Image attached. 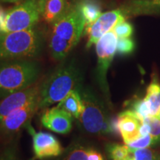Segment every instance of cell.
I'll return each instance as SVG.
<instances>
[{
	"label": "cell",
	"mask_w": 160,
	"mask_h": 160,
	"mask_svg": "<svg viewBox=\"0 0 160 160\" xmlns=\"http://www.w3.org/2000/svg\"><path fill=\"white\" fill-rule=\"evenodd\" d=\"M85 28V18L79 3L69 4L65 11L51 23L48 46L53 59H65L79 42Z\"/></svg>",
	"instance_id": "cell-1"
},
{
	"label": "cell",
	"mask_w": 160,
	"mask_h": 160,
	"mask_svg": "<svg viewBox=\"0 0 160 160\" xmlns=\"http://www.w3.org/2000/svg\"><path fill=\"white\" fill-rule=\"evenodd\" d=\"M81 73L74 63L64 62L41 84L39 110L59 103L72 91L81 88Z\"/></svg>",
	"instance_id": "cell-2"
},
{
	"label": "cell",
	"mask_w": 160,
	"mask_h": 160,
	"mask_svg": "<svg viewBox=\"0 0 160 160\" xmlns=\"http://www.w3.org/2000/svg\"><path fill=\"white\" fill-rule=\"evenodd\" d=\"M2 61L0 68L2 99L36 84L40 72L37 62L27 59Z\"/></svg>",
	"instance_id": "cell-3"
},
{
	"label": "cell",
	"mask_w": 160,
	"mask_h": 160,
	"mask_svg": "<svg viewBox=\"0 0 160 160\" xmlns=\"http://www.w3.org/2000/svg\"><path fill=\"white\" fill-rule=\"evenodd\" d=\"M42 45V34L34 27L1 33L0 57L2 60L31 59L40 54Z\"/></svg>",
	"instance_id": "cell-4"
},
{
	"label": "cell",
	"mask_w": 160,
	"mask_h": 160,
	"mask_svg": "<svg viewBox=\"0 0 160 160\" xmlns=\"http://www.w3.org/2000/svg\"><path fill=\"white\" fill-rule=\"evenodd\" d=\"M80 92L83 110L77 120L81 128L93 135L105 136L115 133L113 120L110 119L103 104L89 90L82 88Z\"/></svg>",
	"instance_id": "cell-5"
},
{
	"label": "cell",
	"mask_w": 160,
	"mask_h": 160,
	"mask_svg": "<svg viewBox=\"0 0 160 160\" xmlns=\"http://www.w3.org/2000/svg\"><path fill=\"white\" fill-rule=\"evenodd\" d=\"M45 0H25L7 11H1V33L24 31L35 27L42 17Z\"/></svg>",
	"instance_id": "cell-6"
},
{
	"label": "cell",
	"mask_w": 160,
	"mask_h": 160,
	"mask_svg": "<svg viewBox=\"0 0 160 160\" xmlns=\"http://www.w3.org/2000/svg\"><path fill=\"white\" fill-rule=\"evenodd\" d=\"M117 36L112 30L104 35L96 44V51L98 58L96 71L97 79L98 85L109 105L111 103L109 86L107 81V73L117 53Z\"/></svg>",
	"instance_id": "cell-7"
},
{
	"label": "cell",
	"mask_w": 160,
	"mask_h": 160,
	"mask_svg": "<svg viewBox=\"0 0 160 160\" xmlns=\"http://www.w3.org/2000/svg\"><path fill=\"white\" fill-rule=\"evenodd\" d=\"M26 126L33 139V152L36 158L43 159L62 155L64 150L54 136L45 132L35 131L30 124Z\"/></svg>",
	"instance_id": "cell-8"
},
{
	"label": "cell",
	"mask_w": 160,
	"mask_h": 160,
	"mask_svg": "<svg viewBox=\"0 0 160 160\" xmlns=\"http://www.w3.org/2000/svg\"><path fill=\"white\" fill-rule=\"evenodd\" d=\"M38 105L39 97L23 107L12 111L1 119L2 133L6 136H11L19 132L22 128L26 126L28 122L39 110Z\"/></svg>",
	"instance_id": "cell-9"
},
{
	"label": "cell",
	"mask_w": 160,
	"mask_h": 160,
	"mask_svg": "<svg viewBox=\"0 0 160 160\" xmlns=\"http://www.w3.org/2000/svg\"><path fill=\"white\" fill-rule=\"evenodd\" d=\"M123 21L126 20L119 8L102 13L87 33L88 34V40L86 45L87 48L97 44L104 35L111 31L117 24Z\"/></svg>",
	"instance_id": "cell-10"
},
{
	"label": "cell",
	"mask_w": 160,
	"mask_h": 160,
	"mask_svg": "<svg viewBox=\"0 0 160 160\" xmlns=\"http://www.w3.org/2000/svg\"><path fill=\"white\" fill-rule=\"evenodd\" d=\"M41 85H34L11 93L4 98L0 104V119H2L12 111L23 107L39 97Z\"/></svg>",
	"instance_id": "cell-11"
},
{
	"label": "cell",
	"mask_w": 160,
	"mask_h": 160,
	"mask_svg": "<svg viewBox=\"0 0 160 160\" xmlns=\"http://www.w3.org/2000/svg\"><path fill=\"white\" fill-rule=\"evenodd\" d=\"M73 118L69 113L57 106L45 110L41 117V123L50 131L67 134L72 129Z\"/></svg>",
	"instance_id": "cell-12"
},
{
	"label": "cell",
	"mask_w": 160,
	"mask_h": 160,
	"mask_svg": "<svg viewBox=\"0 0 160 160\" xmlns=\"http://www.w3.org/2000/svg\"><path fill=\"white\" fill-rule=\"evenodd\" d=\"M142 123V119L131 110L119 113L117 119V128L125 145H128L141 137Z\"/></svg>",
	"instance_id": "cell-13"
},
{
	"label": "cell",
	"mask_w": 160,
	"mask_h": 160,
	"mask_svg": "<svg viewBox=\"0 0 160 160\" xmlns=\"http://www.w3.org/2000/svg\"><path fill=\"white\" fill-rule=\"evenodd\" d=\"M81 88L72 91L67 97L59 102L57 105L60 108L69 113L76 119H79L83 110L82 99L80 92Z\"/></svg>",
	"instance_id": "cell-14"
},
{
	"label": "cell",
	"mask_w": 160,
	"mask_h": 160,
	"mask_svg": "<svg viewBox=\"0 0 160 160\" xmlns=\"http://www.w3.org/2000/svg\"><path fill=\"white\" fill-rule=\"evenodd\" d=\"M68 5V0H45L42 18L47 23H53Z\"/></svg>",
	"instance_id": "cell-15"
},
{
	"label": "cell",
	"mask_w": 160,
	"mask_h": 160,
	"mask_svg": "<svg viewBox=\"0 0 160 160\" xmlns=\"http://www.w3.org/2000/svg\"><path fill=\"white\" fill-rule=\"evenodd\" d=\"M79 5L85 21L84 33H87L93 24L99 19L102 13L101 12V9L98 4L91 0H85L79 3Z\"/></svg>",
	"instance_id": "cell-16"
},
{
	"label": "cell",
	"mask_w": 160,
	"mask_h": 160,
	"mask_svg": "<svg viewBox=\"0 0 160 160\" xmlns=\"http://www.w3.org/2000/svg\"><path fill=\"white\" fill-rule=\"evenodd\" d=\"M151 116H157L160 110V84L157 79H153L148 86L145 97Z\"/></svg>",
	"instance_id": "cell-17"
},
{
	"label": "cell",
	"mask_w": 160,
	"mask_h": 160,
	"mask_svg": "<svg viewBox=\"0 0 160 160\" xmlns=\"http://www.w3.org/2000/svg\"><path fill=\"white\" fill-rule=\"evenodd\" d=\"M91 147L81 144H71L64 150L61 160H89V151Z\"/></svg>",
	"instance_id": "cell-18"
},
{
	"label": "cell",
	"mask_w": 160,
	"mask_h": 160,
	"mask_svg": "<svg viewBox=\"0 0 160 160\" xmlns=\"http://www.w3.org/2000/svg\"><path fill=\"white\" fill-rule=\"evenodd\" d=\"M106 153L110 160H128L130 155V148L127 145L108 143L105 147Z\"/></svg>",
	"instance_id": "cell-19"
},
{
	"label": "cell",
	"mask_w": 160,
	"mask_h": 160,
	"mask_svg": "<svg viewBox=\"0 0 160 160\" xmlns=\"http://www.w3.org/2000/svg\"><path fill=\"white\" fill-rule=\"evenodd\" d=\"M130 150L128 160H160V151L151 148Z\"/></svg>",
	"instance_id": "cell-20"
},
{
	"label": "cell",
	"mask_w": 160,
	"mask_h": 160,
	"mask_svg": "<svg viewBox=\"0 0 160 160\" xmlns=\"http://www.w3.org/2000/svg\"><path fill=\"white\" fill-rule=\"evenodd\" d=\"M143 123L147 125L148 133L154 142L155 145L160 143V117L159 116H150L144 119Z\"/></svg>",
	"instance_id": "cell-21"
},
{
	"label": "cell",
	"mask_w": 160,
	"mask_h": 160,
	"mask_svg": "<svg viewBox=\"0 0 160 160\" xmlns=\"http://www.w3.org/2000/svg\"><path fill=\"white\" fill-rule=\"evenodd\" d=\"M127 145L132 150H138L150 148L152 146H154L155 143L151 135L148 133L147 135L141 136L137 139H136L135 141L132 142Z\"/></svg>",
	"instance_id": "cell-22"
},
{
	"label": "cell",
	"mask_w": 160,
	"mask_h": 160,
	"mask_svg": "<svg viewBox=\"0 0 160 160\" xmlns=\"http://www.w3.org/2000/svg\"><path fill=\"white\" fill-rule=\"evenodd\" d=\"M131 111L134 112L142 120L145 118L151 116L148 105L145 102V99H138L137 101H135L133 103Z\"/></svg>",
	"instance_id": "cell-23"
},
{
	"label": "cell",
	"mask_w": 160,
	"mask_h": 160,
	"mask_svg": "<svg viewBox=\"0 0 160 160\" xmlns=\"http://www.w3.org/2000/svg\"><path fill=\"white\" fill-rule=\"evenodd\" d=\"M113 31L118 38H129L133 33V28L131 24L123 21L117 24Z\"/></svg>",
	"instance_id": "cell-24"
},
{
	"label": "cell",
	"mask_w": 160,
	"mask_h": 160,
	"mask_svg": "<svg viewBox=\"0 0 160 160\" xmlns=\"http://www.w3.org/2000/svg\"><path fill=\"white\" fill-rule=\"evenodd\" d=\"M134 49V42L129 38H118L117 53L119 54H129Z\"/></svg>",
	"instance_id": "cell-25"
},
{
	"label": "cell",
	"mask_w": 160,
	"mask_h": 160,
	"mask_svg": "<svg viewBox=\"0 0 160 160\" xmlns=\"http://www.w3.org/2000/svg\"><path fill=\"white\" fill-rule=\"evenodd\" d=\"M89 160H105L102 154L93 148H91L89 151Z\"/></svg>",
	"instance_id": "cell-26"
},
{
	"label": "cell",
	"mask_w": 160,
	"mask_h": 160,
	"mask_svg": "<svg viewBox=\"0 0 160 160\" xmlns=\"http://www.w3.org/2000/svg\"><path fill=\"white\" fill-rule=\"evenodd\" d=\"M1 160H15V156L11 151H8L1 158Z\"/></svg>",
	"instance_id": "cell-27"
},
{
	"label": "cell",
	"mask_w": 160,
	"mask_h": 160,
	"mask_svg": "<svg viewBox=\"0 0 160 160\" xmlns=\"http://www.w3.org/2000/svg\"><path fill=\"white\" fill-rule=\"evenodd\" d=\"M2 2H16L21 1V0H1Z\"/></svg>",
	"instance_id": "cell-28"
},
{
	"label": "cell",
	"mask_w": 160,
	"mask_h": 160,
	"mask_svg": "<svg viewBox=\"0 0 160 160\" xmlns=\"http://www.w3.org/2000/svg\"><path fill=\"white\" fill-rule=\"evenodd\" d=\"M158 116L160 117V110H159V114H158Z\"/></svg>",
	"instance_id": "cell-29"
}]
</instances>
